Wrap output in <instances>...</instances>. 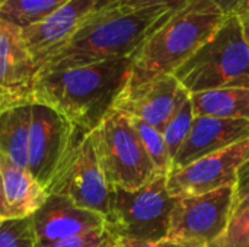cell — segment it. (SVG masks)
<instances>
[{
	"mask_svg": "<svg viewBox=\"0 0 249 247\" xmlns=\"http://www.w3.org/2000/svg\"><path fill=\"white\" fill-rule=\"evenodd\" d=\"M248 160L249 140H245L171 172L166 178L168 192L174 198H181L233 186L239 169Z\"/></svg>",
	"mask_w": 249,
	"mask_h": 247,
	"instance_id": "obj_10",
	"label": "cell"
},
{
	"mask_svg": "<svg viewBox=\"0 0 249 247\" xmlns=\"http://www.w3.org/2000/svg\"><path fill=\"white\" fill-rule=\"evenodd\" d=\"M174 77L190 95L249 87V49L238 15H226L214 33L175 70Z\"/></svg>",
	"mask_w": 249,
	"mask_h": 247,
	"instance_id": "obj_4",
	"label": "cell"
},
{
	"mask_svg": "<svg viewBox=\"0 0 249 247\" xmlns=\"http://www.w3.org/2000/svg\"><path fill=\"white\" fill-rule=\"evenodd\" d=\"M190 0H117L109 9L118 10V12H133L139 9H146L152 6H160V7H168L172 10H178L184 4H187Z\"/></svg>",
	"mask_w": 249,
	"mask_h": 247,
	"instance_id": "obj_25",
	"label": "cell"
},
{
	"mask_svg": "<svg viewBox=\"0 0 249 247\" xmlns=\"http://www.w3.org/2000/svg\"><path fill=\"white\" fill-rule=\"evenodd\" d=\"M69 0H0V19L19 29L35 25Z\"/></svg>",
	"mask_w": 249,
	"mask_h": 247,
	"instance_id": "obj_20",
	"label": "cell"
},
{
	"mask_svg": "<svg viewBox=\"0 0 249 247\" xmlns=\"http://www.w3.org/2000/svg\"><path fill=\"white\" fill-rule=\"evenodd\" d=\"M133 55L39 74L34 103L50 106L85 132L95 130L127 84Z\"/></svg>",
	"mask_w": 249,
	"mask_h": 247,
	"instance_id": "obj_2",
	"label": "cell"
},
{
	"mask_svg": "<svg viewBox=\"0 0 249 247\" xmlns=\"http://www.w3.org/2000/svg\"><path fill=\"white\" fill-rule=\"evenodd\" d=\"M196 116L249 121V87H226L190 95Z\"/></svg>",
	"mask_w": 249,
	"mask_h": 247,
	"instance_id": "obj_17",
	"label": "cell"
},
{
	"mask_svg": "<svg viewBox=\"0 0 249 247\" xmlns=\"http://www.w3.org/2000/svg\"><path fill=\"white\" fill-rule=\"evenodd\" d=\"M47 192L48 195L63 197L76 207L107 217L111 186L99 165L90 132H82L77 137Z\"/></svg>",
	"mask_w": 249,
	"mask_h": 247,
	"instance_id": "obj_7",
	"label": "cell"
},
{
	"mask_svg": "<svg viewBox=\"0 0 249 247\" xmlns=\"http://www.w3.org/2000/svg\"><path fill=\"white\" fill-rule=\"evenodd\" d=\"M248 9H249V0H245V1H244V3H242V4H241L238 9H236V12H235V13H238V12H242V10H248Z\"/></svg>",
	"mask_w": 249,
	"mask_h": 247,
	"instance_id": "obj_30",
	"label": "cell"
},
{
	"mask_svg": "<svg viewBox=\"0 0 249 247\" xmlns=\"http://www.w3.org/2000/svg\"><path fill=\"white\" fill-rule=\"evenodd\" d=\"M233 186L194 197L175 198L169 218V240L209 247L226 230L233 204Z\"/></svg>",
	"mask_w": 249,
	"mask_h": 247,
	"instance_id": "obj_8",
	"label": "cell"
},
{
	"mask_svg": "<svg viewBox=\"0 0 249 247\" xmlns=\"http://www.w3.org/2000/svg\"><path fill=\"white\" fill-rule=\"evenodd\" d=\"M31 105L12 108L0 114V153L25 170H28Z\"/></svg>",
	"mask_w": 249,
	"mask_h": 247,
	"instance_id": "obj_18",
	"label": "cell"
},
{
	"mask_svg": "<svg viewBox=\"0 0 249 247\" xmlns=\"http://www.w3.org/2000/svg\"><path fill=\"white\" fill-rule=\"evenodd\" d=\"M99 6V0H69L41 22L22 31L23 42L36 63L38 68L58 51L92 16Z\"/></svg>",
	"mask_w": 249,
	"mask_h": 247,
	"instance_id": "obj_13",
	"label": "cell"
},
{
	"mask_svg": "<svg viewBox=\"0 0 249 247\" xmlns=\"http://www.w3.org/2000/svg\"><path fill=\"white\" fill-rule=\"evenodd\" d=\"M236 15H238V17H239L241 28H242V35H244V39H245L247 47H248L249 49V9L248 10L238 12Z\"/></svg>",
	"mask_w": 249,
	"mask_h": 247,
	"instance_id": "obj_28",
	"label": "cell"
},
{
	"mask_svg": "<svg viewBox=\"0 0 249 247\" xmlns=\"http://www.w3.org/2000/svg\"><path fill=\"white\" fill-rule=\"evenodd\" d=\"M168 176H158L136 191L111 188L107 229L118 240L159 242L168 237L175 198L166 186Z\"/></svg>",
	"mask_w": 249,
	"mask_h": 247,
	"instance_id": "obj_6",
	"label": "cell"
},
{
	"mask_svg": "<svg viewBox=\"0 0 249 247\" xmlns=\"http://www.w3.org/2000/svg\"><path fill=\"white\" fill-rule=\"evenodd\" d=\"M225 15H231V13H235L236 9L245 1V0H213Z\"/></svg>",
	"mask_w": 249,
	"mask_h": 247,
	"instance_id": "obj_27",
	"label": "cell"
},
{
	"mask_svg": "<svg viewBox=\"0 0 249 247\" xmlns=\"http://www.w3.org/2000/svg\"><path fill=\"white\" fill-rule=\"evenodd\" d=\"M39 68L29 54L22 31L0 19V114L34 103Z\"/></svg>",
	"mask_w": 249,
	"mask_h": 247,
	"instance_id": "obj_11",
	"label": "cell"
},
{
	"mask_svg": "<svg viewBox=\"0 0 249 247\" xmlns=\"http://www.w3.org/2000/svg\"><path fill=\"white\" fill-rule=\"evenodd\" d=\"M0 247H36L31 217L1 221Z\"/></svg>",
	"mask_w": 249,
	"mask_h": 247,
	"instance_id": "obj_23",
	"label": "cell"
},
{
	"mask_svg": "<svg viewBox=\"0 0 249 247\" xmlns=\"http://www.w3.org/2000/svg\"><path fill=\"white\" fill-rule=\"evenodd\" d=\"M226 15L213 0H190L134 52L125 87L174 74L219 28Z\"/></svg>",
	"mask_w": 249,
	"mask_h": 247,
	"instance_id": "obj_3",
	"label": "cell"
},
{
	"mask_svg": "<svg viewBox=\"0 0 249 247\" xmlns=\"http://www.w3.org/2000/svg\"><path fill=\"white\" fill-rule=\"evenodd\" d=\"M85 132L57 111L41 103L31 105L28 172L45 189L63 165L77 137Z\"/></svg>",
	"mask_w": 249,
	"mask_h": 247,
	"instance_id": "obj_9",
	"label": "cell"
},
{
	"mask_svg": "<svg viewBox=\"0 0 249 247\" xmlns=\"http://www.w3.org/2000/svg\"><path fill=\"white\" fill-rule=\"evenodd\" d=\"M90 134L111 188L136 191L159 176L125 114L111 109Z\"/></svg>",
	"mask_w": 249,
	"mask_h": 247,
	"instance_id": "obj_5",
	"label": "cell"
},
{
	"mask_svg": "<svg viewBox=\"0 0 249 247\" xmlns=\"http://www.w3.org/2000/svg\"><path fill=\"white\" fill-rule=\"evenodd\" d=\"M36 246L60 242L105 227V217L80 207L63 197L48 195L45 202L31 215Z\"/></svg>",
	"mask_w": 249,
	"mask_h": 247,
	"instance_id": "obj_14",
	"label": "cell"
},
{
	"mask_svg": "<svg viewBox=\"0 0 249 247\" xmlns=\"http://www.w3.org/2000/svg\"><path fill=\"white\" fill-rule=\"evenodd\" d=\"M188 95L174 74H168L137 87H124L112 109L162 131L178 105Z\"/></svg>",
	"mask_w": 249,
	"mask_h": 247,
	"instance_id": "obj_12",
	"label": "cell"
},
{
	"mask_svg": "<svg viewBox=\"0 0 249 247\" xmlns=\"http://www.w3.org/2000/svg\"><path fill=\"white\" fill-rule=\"evenodd\" d=\"M117 0H99V6H98V10H101V9H105V7H108V6H111L112 3H115ZM96 10V12H98Z\"/></svg>",
	"mask_w": 249,
	"mask_h": 247,
	"instance_id": "obj_29",
	"label": "cell"
},
{
	"mask_svg": "<svg viewBox=\"0 0 249 247\" xmlns=\"http://www.w3.org/2000/svg\"><path fill=\"white\" fill-rule=\"evenodd\" d=\"M0 223H1V220H0Z\"/></svg>",
	"mask_w": 249,
	"mask_h": 247,
	"instance_id": "obj_31",
	"label": "cell"
},
{
	"mask_svg": "<svg viewBox=\"0 0 249 247\" xmlns=\"http://www.w3.org/2000/svg\"><path fill=\"white\" fill-rule=\"evenodd\" d=\"M174 12L160 6L133 12L101 9L42 64L39 74L131 57Z\"/></svg>",
	"mask_w": 249,
	"mask_h": 247,
	"instance_id": "obj_1",
	"label": "cell"
},
{
	"mask_svg": "<svg viewBox=\"0 0 249 247\" xmlns=\"http://www.w3.org/2000/svg\"><path fill=\"white\" fill-rule=\"evenodd\" d=\"M128 118L143 144V148L146 150L149 159L152 160L158 175L168 176L172 170V157L168 151L162 131L156 130L155 127L149 125L137 118H131V116H128Z\"/></svg>",
	"mask_w": 249,
	"mask_h": 247,
	"instance_id": "obj_21",
	"label": "cell"
},
{
	"mask_svg": "<svg viewBox=\"0 0 249 247\" xmlns=\"http://www.w3.org/2000/svg\"><path fill=\"white\" fill-rule=\"evenodd\" d=\"M194 118H196V115H194V109H193V103H191V96L188 95L178 105V108L175 109V112L166 122L165 128L162 130L168 151L172 159L175 157V154L178 153V150L187 140V137L191 131L193 122H194Z\"/></svg>",
	"mask_w": 249,
	"mask_h": 247,
	"instance_id": "obj_22",
	"label": "cell"
},
{
	"mask_svg": "<svg viewBox=\"0 0 249 247\" xmlns=\"http://www.w3.org/2000/svg\"><path fill=\"white\" fill-rule=\"evenodd\" d=\"M245 140H249V121L196 116L187 140L172 159L171 172Z\"/></svg>",
	"mask_w": 249,
	"mask_h": 247,
	"instance_id": "obj_15",
	"label": "cell"
},
{
	"mask_svg": "<svg viewBox=\"0 0 249 247\" xmlns=\"http://www.w3.org/2000/svg\"><path fill=\"white\" fill-rule=\"evenodd\" d=\"M115 247H194L185 243L174 242L169 239L159 242H139V240H118Z\"/></svg>",
	"mask_w": 249,
	"mask_h": 247,
	"instance_id": "obj_26",
	"label": "cell"
},
{
	"mask_svg": "<svg viewBox=\"0 0 249 247\" xmlns=\"http://www.w3.org/2000/svg\"><path fill=\"white\" fill-rule=\"evenodd\" d=\"M118 239L114 233H111L107 226L102 229H96L83 234H77L60 242H54L50 245L36 247H115Z\"/></svg>",
	"mask_w": 249,
	"mask_h": 247,
	"instance_id": "obj_24",
	"label": "cell"
},
{
	"mask_svg": "<svg viewBox=\"0 0 249 247\" xmlns=\"http://www.w3.org/2000/svg\"><path fill=\"white\" fill-rule=\"evenodd\" d=\"M209 247H249V160L238 172L228 227Z\"/></svg>",
	"mask_w": 249,
	"mask_h": 247,
	"instance_id": "obj_19",
	"label": "cell"
},
{
	"mask_svg": "<svg viewBox=\"0 0 249 247\" xmlns=\"http://www.w3.org/2000/svg\"><path fill=\"white\" fill-rule=\"evenodd\" d=\"M48 198L28 170L18 167L0 153V220H20L31 217Z\"/></svg>",
	"mask_w": 249,
	"mask_h": 247,
	"instance_id": "obj_16",
	"label": "cell"
}]
</instances>
